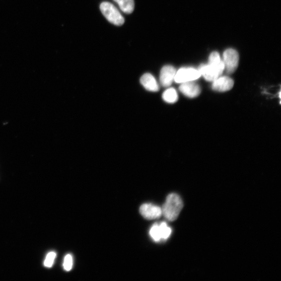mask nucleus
I'll list each match as a JSON object with an SVG mask.
<instances>
[{
  "mask_svg": "<svg viewBox=\"0 0 281 281\" xmlns=\"http://www.w3.org/2000/svg\"><path fill=\"white\" fill-rule=\"evenodd\" d=\"M100 10L105 18L111 23L121 26L124 24V20L118 10L112 4L104 2L101 4Z\"/></svg>",
  "mask_w": 281,
  "mask_h": 281,
  "instance_id": "3",
  "label": "nucleus"
},
{
  "mask_svg": "<svg viewBox=\"0 0 281 281\" xmlns=\"http://www.w3.org/2000/svg\"><path fill=\"white\" fill-rule=\"evenodd\" d=\"M140 83L146 90L149 91L156 92L159 91V85L155 77L151 74H144L140 78Z\"/></svg>",
  "mask_w": 281,
  "mask_h": 281,
  "instance_id": "11",
  "label": "nucleus"
},
{
  "mask_svg": "<svg viewBox=\"0 0 281 281\" xmlns=\"http://www.w3.org/2000/svg\"><path fill=\"white\" fill-rule=\"evenodd\" d=\"M179 90L184 96L190 98L198 97L201 91L199 86L192 82L181 84Z\"/></svg>",
  "mask_w": 281,
  "mask_h": 281,
  "instance_id": "10",
  "label": "nucleus"
},
{
  "mask_svg": "<svg viewBox=\"0 0 281 281\" xmlns=\"http://www.w3.org/2000/svg\"><path fill=\"white\" fill-rule=\"evenodd\" d=\"M163 100L169 103H174L178 101V96L176 90L173 88L167 89L163 94Z\"/></svg>",
  "mask_w": 281,
  "mask_h": 281,
  "instance_id": "13",
  "label": "nucleus"
},
{
  "mask_svg": "<svg viewBox=\"0 0 281 281\" xmlns=\"http://www.w3.org/2000/svg\"><path fill=\"white\" fill-rule=\"evenodd\" d=\"M200 76L199 71L194 68H181L176 72L174 81L179 84L193 82L198 80Z\"/></svg>",
  "mask_w": 281,
  "mask_h": 281,
  "instance_id": "5",
  "label": "nucleus"
},
{
  "mask_svg": "<svg viewBox=\"0 0 281 281\" xmlns=\"http://www.w3.org/2000/svg\"><path fill=\"white\" fill-rule=\"evenodd\" d=\"M56 254L54 252H51L46 255L44 262V265L46 268H51L54 262Z\"/></svg>",
  "mask_w": 281,
  "mask_h": 281,
  "instance_id": "14",
  "label": "nucleus"
},
{
  "mask_svg": "<svg viewBox=\"0 0 281 281\" xmlns=\"http://www.w3.org/2000/svg\"><path fill=\"white\" fill-rule=\"evenodd\" d=\"M208 60V64L201 65L198 71L206 81L214 82L222 75L225 65L220 54L217 52H212Z\"/></svg>",
  "mask_w": 281,
  "mask_h": 281,
  "instance_id": "1",
  "label": "nucleus"
},
{
  "mask_svg": "<svg viewBox=\"0 0 281 281\" xmlns=\"http://www.w3.org/2000/svg\"><path fill=\"white\" fill-rule=\"evenodd\" d=\"M183 207L181 197L177 194L171 193L168 195L162 208V215L170 222L177 220Z\"/></svg>",
  "mask_w": 281,
  "mask_h": 281,
  "instance_id": "2",
  "label": "nucleus"
},
{
  "mask_svg": "<svg viewBox=\"0 0 281 281\" xmlns=\"http://www.w3.org/2000/svg\"><path fill=\"white\" fill-rule=\"evenodd\" d=\"M121 10L126 14H131L134 9V0H114Z\"/></svg>",
  "mask_w": 281,
  "mask_h": 281,
  "instance_id": "12",
  "label": "nucleus"
},
{
  "mask_svg": "<svg viewBox=\"0 0 281 281\" xmlns=\"http://www.w3.org/2000/svg\"><path fill=\"white\" fill-rule=\"evenodd\" d=\"M177 71L175 67L166 65L163 67L160 74V83L164 87H168L174 81Z\"/></svg>",
  "mask_w": 281,
  "mask_h": 281,
  "instance_id": "8",
  "label": "nucleus"
},
{
  "mask_svg": "<svg viewBox=\"0 0 281 281\" xmlns=\"http://www.w3.org/2000/svg\"><path fill=\"white\" fill-rule=\"evenodd\" d=\"M234 85V82L229 77H220L213 82L212 88L218 92H226L231 90Z\"/></svg>",
  "mask_w": 281,
  "mask_h": 281,
  "instance_id": "9",
  "label": "nucleus"
},
{
  "mask_svg": "<svg viewBox=\"0 0 281 281\" xmlns=\"http://www.w3.org/2000/svg\"><path fill=\"white\" fill-rule=\"evenodd\" d=\"M225 69L228 74H232L236 71L239 65V55L234 49H229L224 53Z\"/></svg>",
  "mask_w": 281,
  "mask_h": 281,
  "instance_id": "6",
  "label": "nucleus"
},
{
  "mask_svg": "<svg viewBox=\"0 0 281 281\" xmlns=\"http://www.w3.org/2000/svg\"><path fill=\"white\" fill-rule=\"evenodd\" d=\"M73 265V258L71 255H67L64 258L63 267L66 271H69L72 269Z\"/></svg>",
  "mask_w": 281,
  "mask_h": 281,
  "instance_id": "15",
  "label": "nucleus"
},
{
  "mask_svg": "<svg viewBox=\"0 0 281 281\" xmlns=\"http://www.w3.org/2000/svg\"><path fill=\"white\" fill-rule=\"evenodd\" d=\"M139 213L148 220H155L162 215V208L152 204H144L139 208Z\"/></svg>",
  "mask_w": 281,
  "mask_h": 281,
  "instance_id": "7",
  "label": "nucleus"
},
{
  "mask_svg": "<svg viewBox=\"0 0 281 281\" xmlns=\"http://www.w3.org/2000/svg\"><path fill=\"white\" fill-rule=\"evenodd\" d=\"M171 233V229L165 222L154 224L150 230V235L155 242L167 240Z\"/></svg>",
  "mask_w": 281,
  "mask_h": 281,
  "instance_id": "4",
  "label": "nucleus"
}]
</instances>
